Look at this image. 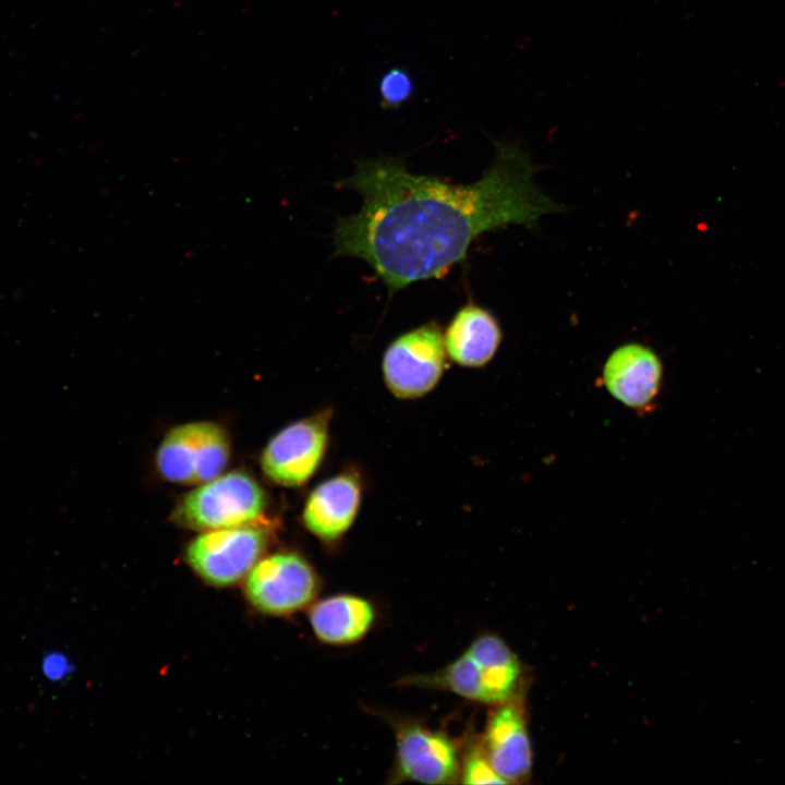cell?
<instances>
[{"instance_id": "1", "label": "cell", "mask_w": 785, "mask_h": 785, "mask_svg": "<svg viewBox=\"0 0 785 785\" xmlns=\"http://www.w3.org/2000/svg\"><path fill=\"white\" fill-rule=\"evenodd\" d=\"M494 144L493 164L470 184L409 172L399 158L359 160L338 182L358 192L362 206L335 226V254L365 261L391 293L443 278L484 232L534 229L542 216L563 209L533 181L541 168L528 152L515 142Z\"/></svg>"}, {"instance_id": "2", "label": "cell", "mask_w": 785, "mask_h": 785, "mask_svg": "<svg viewBox=\"0 0 785 785\" xmlns=\"http://www.w3.org/2000/svg\"><path fill=\"white\" fill-rule=\"evenodd\" d=\"M266 507L261 485L247 473L232 471L202 483L178 503L174 521L210 531L257 524Z\"/></svg>"}, {"instance_id": "3", "label": "cell", "mask_w": 785, "mask_h": 785, "mask_svg": "<svg viewBox=\"0 0 785 785\" xmlns=\"http://www.w3.org/2000/svg\"><path fill=\"white\" fill-rule=\"evenodd\" d=\"M230 458L226 431L214 422L196 421L171 428L161 440L156 464L172 483H205L222 473Z\"/></svg>"}, {"instance_id": "4", "label": "cell", "mask_w": 785, "mask_h": 785, "mask_svg": "<svg viewBox=\"0 0 785 785\" xmlns=\"http://www.w3.org/2000/svg\"><path fill=\"white\" fill-rule=\"evenodd\" d=\"M389 723L396 736L390 782L450 784L460 778L461 753L451 736L410 718Z\"/></svg>"}, {"instance_id": "5", "label": "cell", "mask_w": 785, "mask_h": 785, "mask_svg": "<svg viewBox=\"0 0 785 785\" xmlns=\"http://www.w3.org/2000/svg\"><path fill=\"white\" fill-rule=\"evenodd\" d=\"M261 524L204 531L186 547L192 569L206 582L226 587L246 577L268 544Z\"/></svg>"}, {"instance_id": "6", "label": "cell", "mask_w": 785, "mask_h": 785, "mask_svg": "<svg viewBox=\"0 0 785 785\" xmlns=\"http://www.w3.org/2000/svg\"><path fill=\"white\" fill-rule=\"evenodd\" d=\"M442 328L426 323L396 338L383 358L384 379L398 398H418L438 383L446 361Z\"/></svg>"}, {"instance_id": "7", "label": "cell", "mask_w": 785, "mask_h": 785, "mask_svg": "<svg viewBox=\"0 0 785 785\" xmlns=\"http://www.w3.org/2000/svg\"><path fill=\"white\" fill-rule=\"evenodd\" d=\"M321 581L311 564L292 552L259 559L246 576L245 592L252 605L268 615H289L311 605Z\"/></svg>"}, {"instance_id": "8", "label": "cell", "mask_w": 785, "mask_h": 785, "mask_svg": "<svg viewBox=\"0 0 785 785\" xmlns=\"http://www.w3.org/2000/svg\"><path fill=\"white\" fill-rule=\"evenodd\" d=\"M330 410L297 421L278 432L261 458L264 474L281 486H299L319 467L328 442Z\"/></svg>"}, {"instance_id": "9", "label": "cell", "mask_w": 785, "mask_h": 785, "mask_svg": "<svg viewBox=\"0 0 785 785\" xmlns=\"http://www.w3.org/2000/svg\"><path fill=\"white\" fill-rule=\"evenodd\" d=\"M480 741L493 769L506 784L530 780L533 752L523 696L495 705Z\"/></svg>"}, {"instance_id": "10", "label": "cell", "mask_w": 785, "mask_h": 785, "mask_svg": "<svg viewBox=\"0 0 785 785\" xmlns=\"http://www.w3.org/2000/svg\"><path fill=\"white\" fill-rule=\"evenodd\" d=\"M663 367L656 353L640 343L616 348L603 369V382L613 397L633 409L647 408L659 394Z\"/></svg>"}, {"instance_id": "11", "label": "cell", "mask_w": 785, "mask_h": 785, "mask_svg": "<svg viewBox=\"0 0 785 785\" xmlns=\"http://www.w3.org/2000/svg\"><path fill=\"white\" fill-rule=\"evenodd\" d=\"M361 500L360 480L341 473L321 483L310 494L303 510L306 529L318 539L331 542L352 526Z\"/></svg>"}, {"instance_id": "12", "label": "cell", "mask_w": 785, "mask_h": 785, "mask_svg": "<svg viewBox=\"0 0 785 785\" xmlns=\"http://www.w3.org/2000/svg\"><path fill=\"white\" fill-rule=\"evenodd\" d=\"M502 337L496 317L470 301L457 311L446 327L444 342L446 352L456 363L481 367L495 355Z\"/></svg>"}, {"instance_id": "13", "label": "cell", "mask_w": 785, "mask_h": 785, "mask_svg": "<svg viewBox=\"0 0 785 785\" xmlns=\"http://www.w3.org/2000/svg\"><path fill=\"white\" fill-rule=\"evenodd\" d=\"M466 650L479 666L482 703L495 706L522 696L523 665L500 637L481 635Z\"/></svg>"}, {"instance_id": "14", "label": "cell", "mask_w": 785, "mask_h": 785, "mask_svg": "<svg viewBox=\"0 0 785 785\" xmlns=\"http://www.w3.org/2000/svg\"><path fill=\"white\" fill-rule=\"evenodd\" d=\"M375 608L364 597L336 594L312 604L309 620L315 637L325 644L348 645L360 641L375 621Z\"/></svg>"}, {"instance_id": "15", "label": "cell", "mask_w": 785, "mask_h": 785, "mask_svg": "<svg viewBox=\"0 0 785 785\" xmlns=\"http://www.w3.org/2000/svg\"><path fill=\"white\" fill-rule=\"evenodd\" d=\"M460 782L463 784H506L493 769L480 738L470 741L461 753Z\"/></svg>"}, {"instance_id": "16", "label": "cell", "mask_w": 785, "mask_h": 785, "mask_svg": "<svg viewBox=\"0 0 785 785\" xmlns=\"http://www.w3.org/2000/svg\"><path fill=\"white\" fill-rule=\"evenodd\" d=\"M378 94L384 108L395 109L408 101L414 94V82L408 70L391 68L379 80Z\"/></svg>"}, {"instance_id": "17", "label": "cell", "mask_w": 785, "mask_h": 785, "mask_svg": "<svg viewBox=\"0 0 785 785\" xmlns=\"http://www.w3.org/2000/svg\"><path fill=\"white\" fill-rule=\"evenodd\" d=\"M73 671V665L67 654L60 651H50L43 655L40 673L49 681L57 683L67 679Z\"/></svg>"}]
</instances>
